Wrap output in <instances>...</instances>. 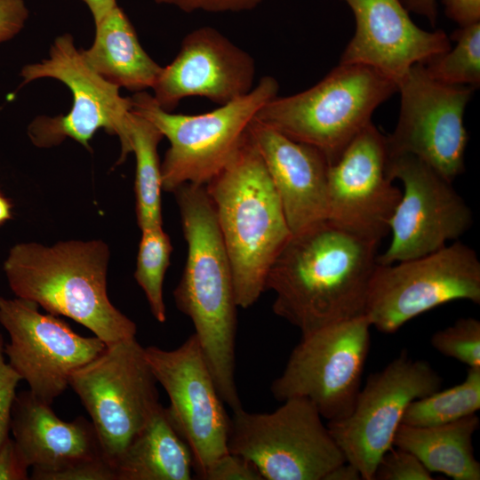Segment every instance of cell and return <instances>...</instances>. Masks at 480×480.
Segmentation results:
<instances>
[{"label":"cell","mask_w":480,"mask_h":480,"mask_svg":"<svg viewBox=\"0 0 480 480\" xmlns=\"http://www.w3.org/2000/svg\"><path fill=\"white\" fill-rule=\"evenodd\" d=\"M11 201L0 191V227L12 217Z\"/></svg>","instance_id":"39"},{"label":"cell","mask_w":480,"mask_h":480,"mask_svg":"<svg viewBox=\"0 0 480 480\" xmlns=\"http://www.w3.org/2000/svg\"><path fill=\"white\" fill-rule=\"evenodd\" d=\"M146 359L170 400L172 420L188 444L194 471L202 478L227 453L230 417L195 334L180 347L144 348Z\"/></svg>","instance_id":"16"},{"label":"cell","mask_w":480,"mask_h":480,"mask_svg":"<svg viewBox=\"0 0 480 480\" xmlns=\"http://www.w3.org/2000/svg\"><path fill=\"white\" fill-rule=\"evenodd\" d=\"M157 384L135 337L107 345L71 373L68 386L90 415L104 456L114 467L161 405Z\"/></svg>","instance_id":"8"},{"label":"cell","mask_w":480,"mask_h":480,"mask_svg":"<svg viewBox=\"0 0 480 480\" xmlns=\"http://www.w3.org/2000/svg\"><path fill=\"white\" fill-rule=\"evenodd\" d=\"M343 1L354 13L356 30L340 64L372 68L398 84L412 65L451 48L443 30L420 28L400 0Z\"/></svg>","instance_id":"19"},{"label":"cell","mask_w":480,"mask_h":480,"mask_svg":"<svg viewBox=\"0 0 480 480\" xmlns=\"http://www.w3.org/2000/svg\"><path fill=\"white\" fill-rule=\"evenodd\" d=\"M130 138L136 160L134 191L138 226L140 230L163 227V186L157 148L164 136L154 124L132 109Z\"/></svg>","instance_id":"25"},{"label":"cell","mask_w":480,"mask_h":480,"mask_svg":"<svg viewBox=\"0 0 480 480\" xmlns=\"http://www.w3.org/2000/svg\"><path fill=\"white\" fill-rule=\"evenodd\" d=\"M408 12H413L426 17L432 26L437 18L436 0H400Z\"/></svg>","instance_id":"36"},{"label":"cell","mask_w":480,"mask_h":480,"mask_svg":"<svg viewBox=\"0 0 480 480\" xmlns=\"http://www.w3.org/2000/svg\"><path fill=\"white\" fill-rule=\"evenodd\" d=\"M371 327L364 315L302 334L271 384L274 398H307L327 421L347 417L361 388Z\"/></svg>","instance_id":"11"},{"label":"cell","mask_w":480,"mask_h":480,"mask_svg":"<svg viewBox=\"0 0 480 480\" xmlns=\"http://www.w3.org/2000/svg\"><path fill=\"white\" fill-rule=\"evenodd\" d=\"M362 476L359 470L348 461H345L325 476L324 480H361Z\"/></svg>","instance_id":"37"},{"label":"cell","mask_w":480,"mask_h":480,"mask_svg":"<svg viewBox=\"0 0 480 480\" xmlns=\"http://www.w3.org/2000/svg\"><path fill=\"white\" fill-rule=\"evenodd\" d=\"M254 59L212 27L189 32L177 56L152 87L153 99L172 111L188 97H204L220 105L246 95L254 87Z\"/></svg>","instance_id":"18"},{"label":"cell","mask_w":480,"mask_h":480,"mask_svg":"<svg viewBox=\"0 0 480 480\" xmlns=\"http://www.w3.org/2000/svg\"><path fill=\"white\" fill-rule=\"evenodd\" d=\"M270 412L243 408L230 417L228 450L266 480H324L347 461L315 404L292 397Z\"/></svg>","instance_id":"7"},{"label":"cell","mask_w":480,"mask_h":480,"mask_svg":"<svg viewBox=\"0 0 480 480\" xmlns=\"http://www.w3.org/2000/svg\"><path fill=\"white\" fill-rule=\"evenodd\" d=\"M457 300L480 304V261L459 241L420 257L378 263L365 316L378 331L394 333L415 316Z\"/></svg>","instance_id":"10"},{"label":"cell","mask_w":480,"mask_h":480,"mask_svg":"<svg viewBox=\"0 0 480 480\" xmlns=\"http://www.w3.org/2000/svg\"><path fill=\"white\" fill-rule=\"evenodd\" d=\"M278 90V82L265 76L246 95L198 115L166 111L149 93L135 92L132 111L154 124L170 143L161 163L163 190L204 186L228 163L259 110Z\"/></svg>","instance_id":"6"},{"label":"cell","mask_w":480,"mask_h":480,"mask_svg":"<svg viewBox=\"0 0 480 480\" xmlns=\"http://www.w3.org/2000/svg\"><path fill=\"white\" fill-rule=\"evenodd\" d=\"M388 173L404 187L390 221L391 242L378 254L388 265L420 257L457 240L472 226V212L446 180L420 158L389 156Z\"/></svg>","instance_id":"15"},{"label":"cell","mask_w":480,"mask_h":480,"mask_svg":"<svg viewBox=\"0 0 480 480\" xmlns=\"http://www.w3.org/2000/svg\"><path fill=\"white\" fill-rule=\"evenodd\" d=\"M479 424L476 413L438 426L400 424L393 446L414 454L431 473L454 480H479L480 463L472 442Z\"/></svg>","instance_id":"24"},{"label":"cell","mask_w":480,"mask_h":480,"mask_svg":"<svg viewBox=\"0 0 480 480\" xmlns=\"http://www.w3.org/2000/svg\"><path fill=\"white\" fill-rule=\"evenodd\" d=\"M479 409L480 368H468L462 382L410 403L401 424L438 426L475 414Z\"/></svg>","instance_id":"26"},{"label":"cell","mask_w":480,"mask_h":480,"mask_svg":"<svg viewBox=\"0 0 480 480\" xmlns=\"http://www.w3.org/2000/svg\"><path fill=\"white\" fill-rule=\"evenodd\" d=\"M22 84L41 78L64 84L72 93V106L67 115L36 117L28 134L37 148L60 145L67 138L90 149V141L100 129L118 137L121 156L118 164L132 153L130 116L131 97H122L117 86L96 73L77 49L73 36L65 33L51 45L49 57L28 64L21 69Z\"/></svg>","instance_id":"9"},{"label":"cell","mask_w":480,"mask_h":480,"mask_svg":"<svg viewBox=\"0 0 480 480\" xmlns=\"http://www.w3.org/2000/svg\"><path fill=\"white\" fill-rule=\"evenodd\" d=\"M201 479L263 480L261 475L251 461L229 452L217 459Z\"/></svg>","instance_id":"32"},{"label":"cell","mask_w":480,"mask_h":480,"mask_svg":"<svg viewBox=\"0 0 480 480\" xmlns=\"http://www.w3.org/2000/svg\"><path fill=\"white\" fill-rule=\"evenodd\" d=\"M4 342L0 333V447L10 436L11 419L17 387L21 381L18 373L8 364Z\"/></svg>","instance_id":"31"},{"label":"cell","mask_w":480,"mask_h":480,"mask_svg":"<svg viewBox=\"0 0 480 480\" xmlns=\"http://www.w3.org/2000/svg\"><path fill=\"white\" fill-rule=\"evenodd\" d=\"M10 432L32 468L29 478L33 480H50L77 463L105 458L91 420L79 416L65 421L29 390L16 395Z\"/></svg>","instance_id":"21"},{"label":"cell","mask_w":480,"mask_h":480,"mask_svg":"<svg viewBox=\"0 0 480 480\" xmlns=\"http://www.w3.org/2000/svg\"><path fill=\"white\" fill-rule=\"evenodd\" d=\"M396 91L394 81L372 68L339 64L309 89L270 100L254 118L316 148L331 164Z\"/></svg>","instance_id":"5"},{"label":"cell","mask_w":480,"mask_h":480,"mask_svg":"<svg viewBox=\"0 0 480 480\" xmlns=\"http://www.w3.org/2000/svg\"><path fill=\"white\" fill-rule=\"evenodd\" d=\"M386 136L371 122L328 169V220L380 244L402 196L388 173Z\"/></svg>","instance_id":"17"},{"label":"cell","mask_w":480,"mask_h":480,"mask_svg":"<svg viewBox=\"0 0 480 480\" xmlns=\"http://www.w3.org/2000/svg\"><path fill=\"white\" fill-rule=\"evenodd\" d=\"M140 231L134 278L146 296L153 316L159 323H164L166 309L163 286L172 245L163 227Z\"/></svg>","instance_id":"27"},{"label":"cell","mask_w":480,"mask_h":480,"mask_svg":"<svg viewBox=\"0 0 480 480\" xmlns=\"http://www.w3.org/2000/svg\"><path fill=\"white\" fill-rule=\"evenodd\" d=\"M397 88L401 108L396 129L386 137L388 155H412L452 182L465 168L463 115L474 88L440 83L422 63L412 65Z\"/></svg>","instance_id":"13"},{"label":"cell","mask_w":480,"mask_h":480,"mask_svg":"<svg viewBox=\"0 0 480 480\" xmlns=\"http://www.w3.org/2000/svg\"><path fill=\"white\" fill-rule=\"evenodd\" d=\"M156 4L174 6L186 12H239L250 11L264 0H152Z\"/></svg>","instance_id":"33"},{"label":"cell","mask_w":480,"mask_h":480,"mask_svg":"<svg viewBox=\"0 0 480 480\" xmlns=\"http://www.w3.org/2000/svg\"><path fill=\"white\" fill-rule=\"evenodd\" d=\"M109 260L100 239L27 242L10 249L4 272L15 297L77 322L110 345L134 338L137 326L108 298Z\"/></svg>","instance_id":"3"},{"label":"cell","mask_w":480,"mask_h":480,"mask_svg":"<svg viewBox=\"0 0 480 480\" xmlns=\"http://www.w3.org/2000/svg\"><path fill=\"white\" fill-rule=\"evenodd\" d=\"M229 257L238 308L266 291L268 270L292 232L249 129L228 163L205 185Z\"/></svg>","instance_id":"4"},{"label":"cell","mask_w":480,"mask_h":480,"mask_svg":"<svg viewBox=\"0 0 480 480\" xmlns=\"http://www.w3.org/2000/svg\"><path fill=\"white\" fill-rule=\"evenodd\" d=\"M0 324L9 336L8 364L38 400L52 405L68 388L71 373L98 356L106 344L84 337L68 323L21 298L0 296Z\"/></svg>","instance_id":"14"},{"label":"cell","mask_w":480,"mask_h":480,"mask_svg":"<svg viewBox=\"0 0 480 480\" xmlns=\"http://www.w3.org/2000/svg\"><path fill=\"white\" fill-rule=\"evenodd\" d=\"M379 244L328 220L292 234L266 278L274 313L301 334L364 316Z\"/></svg>","instance_id":"1"},{"label":"cell","mask_w":480,"mask_h":480,"mask_svg":"<svg viewBox=\"0 0 480 480\" xmlns=\"http://www.w3.org/2000/svg\"><path fill=\"white\" fill-rule=\"evenodd\" d=\"M442 377L425 360H414L403 350L382 370L368 376L352 412L327 421L346 460L372 480L382 455L393 447L396 432L412 401L441 388Z\"/></svg>","instance_id":"12"},{"label":"cell","mask_w":480,"mask_h":480,"mask_svg":"<svg viewBox=\"0 0 480 480\" xmlns=\"http://www.w3.org/2000/svg\"><path fill=\"white\" fill-rule=\"evenodd\" d=\"M432 347L440 354L456 359L468 368H480V321L462 317L433 333Z\"/></svg>","instance_id":"29"},{"label":"cell","mask_w":480,"mask_h":480,"mask_svg":"<svg viewBox=\"0 0 480 480\" xmlns=\"http://www.w3.org/2000/svg\"><path fill=\"white\" fill-rule=\"evenodd\" d=\"M28 468L13 438L9 436L0 447V480H28Z\"/></svg>","instance_id":"35"},{"label":"cell","mask_w":480,"mask_h":480,"mask_svg":"<svg viewBox=\"0 0 480 480\" xmlns=\"http://www.w3.org/2000/svg\"><path fill=\"white\" fill-rule=\"evenodd\" d=\"M249 133L276 190L292 234L326 220L330 165L326 156L316 148L293 140L255 118Z\"/></svg>","instance_id":"20"},{"label":"cell","mask_w":480,"mask_h":480,"mask_svg":"<svg viewBox=\"0 0 480 480\" xmlns=\"http://www.w3.org/2000/svg\"><path fill=\"white\" fill-rule=\"evenodd\" d=\"M28 17V10L23 0H0V43L16 36Z\"/></svg>","instance_id":"34"},{"label":"cell","mask_w":480,"mask_h":480,"mask_svg":"<svg viewBox=\"0 0 480 480\" xmlns=\"http://www.w3.org/2000/svg\"><path fill=\"white\" fill-rule=\"evenodd\" d=\"M456 46L422 63L428 75L445 84L468 85L480 83V22L455 30Z\"/></svg>","instance_id":"28"},{"label":"cell","mask_w":480,"mask_h":480,"mask_svg":"<svg viewBox=\"0 0 480 480\" xmlns=\"http://www.w3.org/2000/svg\"><path fill=\"white\" fill-rule=\"evenodd\" d=\"M116 480H191L194 459L167 407H158L115 465Z\"/></svg>","instance_id":"23"},{"label":"cell","mask_w":480,"mask_h":480,"mask_svg":"<svg viewBox=\"0 0 480 480\" xmlns=\"http://www.w3.org/2000/svg\"><path fill=\"white\" fill-rule=\"evenodd\" d=\"M172 193L188 245L175 305L191 319L219 394L235 412L243 407L235 378L238 306L229 257L205 187L184 184Z\"/></svg>","instance_id":"2"},{"label":"cell","mask_w":480,"mask_h":480,"mask_svg":"<svg viewBox=\"0 0 480 480\" xmlns=\"http://www.w3.org/2000/svg\"><path fill=\"white\" fill-rule=\"evenodd\" d=\"M421 461L412 452L393 446L380 459L372 480H433Z\"/></svg>","instance_id":"30"},{"label":"cell","mask_w":480,"mask_h":480,"mask_svg":"<svg viewBox=\"0 0 480 480\" xmlns=\"http://www.w3.org/2000/svg\"><path fill=\"white\" fill-rule=\"evenodd\" d=\"M90 10L94 25L98 24L117 5L116 0H83Z\"/></svg>","instance_id":"38"},{"label":"cell","mask_w":480,"mask_h":480,"mask_svg":"<svg viewBox=\"0 0 480 480\" xmlns=\"http://www.w3.org/2000/svg\"><path fill=\"white\" fill-rule=\"evenodd\" d=\"M81 52L106 81L134 92L152 89L162 68L143 49L133 25L118 5L95 25L91 47Z\"/></svg>","instance_id":"22"}]
</instances>
